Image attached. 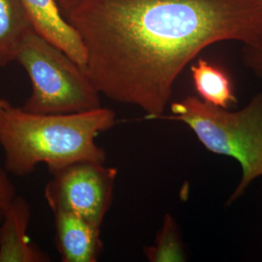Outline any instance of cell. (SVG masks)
<instances>
[{"mask_svg":"<svg viewBox=\"0 0 262 262\" xmlns=\"http://www.w3.org/2000/svg\"><path fill=\"white\" fill-rule=\"evenodd\" d=\"M55 215L56 245L63 262H95L102 251L101 225L71 212Z\"/></svg>","mask_w":262,"mask_h":262,"instance_id":"7","label":"cell"},{"mask_svg":"<svg viewBox=\"0 0 262 262\" xmlns=\"http://www.w3.org/2000/svg\"><path fill=\"white\" fill-rule=\"evenodd\" d=\"M241 58L244 66L262 80V42L243 45Z\"/></svg>","mask_w":262,"mask_h":262,"instance_id":"12","label":"cell"},{"mask_svg":"<svg viewBox=\"0 0 262 262\" xmlns=\"http://www.w3.org/2000/svg\"><path fill=\"white\" fill-rule=\"evenodd\" d=\"M116 123L102 106L71 114H33L11 105L0 112V146L10 174L25 176L44 163L51 173L83 161L104 163L96 137Z\"/></svg>","mask_w":262,"mask_h":262,"instance_id":"2","label":"cell"},{"mask_svg":"<svg viewBox=\"0 0 262 262\" xmlns=\"http://www.w3.org/2000/svg\"><path fill=\"white\" fill-rule=\"evenodd\" d=\"M35 32L62 50L84 69L86 50L75 28L66 19L56 0H20Z\"/></svg>","mask_w":262,"mask_h":262,"instance_id":"6","label":"cell"},{"mask_svg":"<svg viewBox=\"0 0 262 262\" xmlns=\"http://www.w3.org/2000/svg\"><path fill=\"white\" fill-rule=\"evenodd\" d=\"M169 119L187 124L207 150L235 159L242 171L226 204L244 195L255 179L262 177V93L238 111L207 103L195 96L173 102Z\"/></svg>","mask_w":262,"mask_h":262,"instance_id":"3","label":"cell"},{"mask_svg":"<svg viewBox=\"0 0 262 262\" xmlns=\"http://www.w3.org/2000/svg\"><path fill=\"white\" fill-rule=\"evenodd\" d=\"M99 94L159 119L185 67L222 41L262 42L261 0H95L67 18Z\"/></svg>","mask_w":262,"mask_h":262,"instance_id":"1","label":"cell"},{"mask_svg":"<svg viewBox=\"0 0 262 262\" xmlns=\"http://www.w3.org/2000/svg\"><path fill=\"white\" fill-rule=\"evenodd\" d=\"M145 253L150 262H182L186 255L178 225L173 215H164L162 226L154 245L146 248Z\"/></svg>","mask_w":262,"mask_h":262,"instance_id":"11","label":"cell"},{"mask_svg":"<svg viewBox=\"0 0 262 262\" xmlns=\"http://www.w3.org/2000/svg\"><path fill=\"white\" fill-rule=\"evenodd\" d=\"M9 172L0 163V223L12 200L17 196L16 188L10 179Z\"/></svg>","mask_w":262,"mask_h":262,"instance_id":"13","label":"cell"},{"mask_svg":"<svg viewBox=\"0 0 262 262\" xmlns=\"http://www.w3.org/2000/svg\"><path fill=\"white\" fill-rule=\"evenodd\" d=\"M190 71L197 94L203 101L226 109L237 102L231 79L223 68L200 58Z\"/></svg>","mask_w":262,"mask_h":262,"instance_id":"10","label":"cell"},{"mask_svg":"<svg viewBox=\"0 0 262 262\" xmlns=\"http://www.w3.org/2000/svg\"><path fill=\"white\" fill-rule=\"evenodd\" d=\"M44 196L53 213L71 212L101 225L112 201L118 170L83 161L51 173Z\"/></svg>","mask_w":262,"mask_h":262,"instance_id":"5","label":"cell"},{"mask_svg":"<svg viewBox=\"0 0 262 262\" xmlns=\"http://www.w3.org/2000/svg\"><path fill=\"white\" fill-rule=\"evenodd\" d=\"M30 206L21 196L15 197L0 223V262H48L50 257L30 242L28 236Z\"/></svg>","mask_w":262,"mask_h":262,"instance_id":"8","label":"cell"},{"mask_svg":"<svg viewBox=\"0 0 262 262\" xmlns=\"http://www.w3.org/2000/svg\"><path fill=\"white\" fill-rule=\"evenodd\" d=\"M16 61L31 82V94L21 107L33 114H71L101 107L100 94L85 70L45 38L31 30Z\"/></svg>","mask_w":262,"mask_h":262,"instance_id":"4","label":"cell"},{"mask_svg":"<svg viewBox=\"0 0 262 262\" xmlns=\"http://www.w3.org/2000/svg\"><path fill=\"white\" fill-rule=\"evenodd\" d=\"M95 0H56L58 7L66 19L78 10L89 5Z\"/></svg>","mask_w":262,"mask_h":262,"instance_id":"14","label":"cell"},{"mask_svg":"<svg viewBox=\"0 0 262 262\" xmlns=\"http://www.w3.org/2000/svg\"><path fill=\"white\" fill-rule=\"evenodd\" d=\"M10 104L7 102V101H5V100H3V99H1L0 98V112L4 109V108H6L7 106H9Z\"/></svg>","mask_w":262,"mask_h":262,"instance_id":"15","label":"cell"},{"mask_svg":"<svg viewBox=\"0 0 262 262\" xmlns=\"http://www.w3.org/2000/svg\"><path fill=\"white\" fill-rule=\"evenodd\" d=\"M31 30L20 0H0V67L16 60L20 44Z\"/></svg>","mask_w":262,"mask_h":262,"instance_id":"9","label":"cell"},{"mask_svg":"<svg viewBox=\"0 0 262 262\" xmlns=\"http://www.w3.org/2000/svg\"><path fill=\"white\" fill-rule=\"evenodd\" d=\"M261 1H262V0H261Z\"/></svg>","mask_w":262,"mask_h":262,"instance_id":"16","label":"cell"}]
</instances>
